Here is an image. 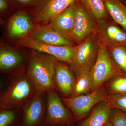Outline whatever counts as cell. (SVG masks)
I'll return each mask as SVG.
<instances>
[{"instance_id": "cell-1", "label": "cell", "mask_w": 126, "mask_h": 126, "mask_svg": "<svg viewBox=\"0 0 126 126\" xmlns=\"http://www.w3.org/2000/svg\"><path fill=\"white\" fill-rule=\"evenodd\" d=\"M58 60L53 56L32 49L26 72L34 85L36 93L58 91L54 81L55 67Z\"/></svg>"}, {"instance_id": "cell-2", "label": "cell", "mask_w": 126, "mask_h": 126, "mask_svg": "<svg viewBox=\"0 0 126 126\" xmlns=\"http://www.w3.org/2000/svg\"><path fill=\"white\" fill-rule=\"evenodd\" d=\"M36 93L35 87L26 72L12 77L7 87L0 93V109H20Z\"/></svg>"}, {"instance_id": "cell-3", "label": "cell", "mask_w": 126, "mask_h": 126, "mask_svg": "<svg viewBox=\"0 0 126 126\" xmlns=\"http://www.w3.org/2000/svg\"><path fill=\"white\" fill-rule=\"evenodd\" d=\"M109 94L103 85L88 94L75 97H63V103L72 112L76 122H79L89 115L96 104L102 102H107Z\"/></svg>"}, {"instance_id": "cell-4", "label": "cell", "mask_w": 126, "mask_h": 126, "mask_svg": "<svg viewBox=\"0 0 126 126\" xmlns=\"http://www.w3.org/2000/svg\"><path fill=\"white\" fill-rule=\"evenodd\" d=\"M90 73L93 81V91L113 77L126 75L116 65L107 48L99 43L96 59Z\"/></svg>"}, {"instance_id": "cell-5", "label": "cell", "mask_w": 126, "mask_h": 126, "mask_svg": "<svg viewBox=\"0 0 126 126\" xmlns=\"http://www.w3.org/2000/svg\"><path fill=\"white\" fill-rule=\"evenodd\" d=\"M99 42L96 34L89 36L76 45L73 63L69 65L75 74L90 72L96 59Z\"/></svg>"}, {"instance_id": "cell-6", "label": "cell", "mask_w": 126, "mask_h": 126, "mask_svg": "<svg viewBox=\"0 0 126 126\" xmlns=\"http://www.w3.org/2000/svg\"><path fill=\"white\" fill-rule=\"evenodd\" d=\"M56 90L46 93V111L44 124L72 125L76 122L73 114L65 107Z\"/></svg>"}, {"instance_id": "cell-7", "label": "cell", "mask_w": 126, "mask_h": 126, "mask_svg": "<svg viewBox=\"0 0 126 126\" xmlns=\"http://www.w3.org/2000/svg\"><path fill=\"white\" fill-rule=\"evenodd\" d=\"M18 45L21 47L49 55L69 65L73 63L76 46L52 45L37 40L29 35L20 39Z\"/></svg>"}, {"instance_id": "cell-8", "label": "cell", "mask_w": 126, "mask_h": 126, "mask_svg": "<svg viewBox=\"0 0 126 126\" xmlns=\"http://www.w3.org/2000/svg\"><path fill=\"white\" fill-rule=\"evenodd\" d=\"M97 21L89 13L80 0L76 2L73 27L69 35L72 41L78 45L93 34H96Z\"/></svg>"}, {"instance_id": "cell-9", "label": "cell", "mask_w": 126, "mask_h": 126, "mask_svg": "<svg viewBox=\"0 0 126 126\" xmlns=\"http://www.w3.org/2000/svg\"><path fill=\"white\" fill-rule=\"evenodd\" d=\"M46 94L37 93L21 108L23 126H39L44 124L45 117Z\"/></svg>"}, {"instance_id": "cell-10", "label": "cell", "mask_w": 126, "mask_h": 126, "mask_svg": "<svg viewBox=\"0 0 126 126\" xmlns=\"http://www.w3.org/2000/svg\"><path fill=\"white\" fill-rule=\"evenodd\" d=\"M96 35L99 43L107 48L126 46V32L116 23L105 20L97 21Z\"/></svg>"}, {"instance_id": "cell-11", "label": "cell", "mask_w": 126, "mask_h": 126, "mask_svg": "<svg viewBox=\"0 0 126 126\" xmlns=\"http://www.w3.org/2000/svg\"><path fill=\"white\" fill-rule=\"evenodd\" d=\"M75 79V74L69 65L58 60L55 67L54 83L64 97H72Z\"/></svg>"}, {"instance_id": "cell-12", "label": "cell", "mask_w": 126, "mask_h": 126, "mask_svg": "<svg viewBox=\"0 0 126 126\" xmlns=\"http://www.w3.org/2000/svg\"><path fill=\"white\" fill-rule=\"evenodd\" d=\"M29 36L44 43L56 46H75L70 38L52 28L49 25L34 27Z\"/></svg>"}, {"instance_id": "cell-13", "label": "cell", "mask_w": 126, "mask_h": 126, "mask_svg": "<svg viewBox=\"0 0 126 126\" xmlns=\"http://www.w3.org/2000/svg\"><path fill=\"white\" fill-rule=\"evenodd\" d=\"M34 27L30 16L25 12L19 11L11 17L7 32L11 38L21 39L29 35Z\"/></svg>"}, {"instance_id": "cell-14", "label": "cell", "mask_w": 126, "mask_h": 126, "mask_svg": "<svg viewBox=\"0 0 126 126\" xmlns=\"http://www.w3.org/2000/svg\"><path fill=\"white\" fill-rule=\"evenodd\" d=\"M24 59V57L23 55L15 50L7 48L1 49V72L10 74L12 77L21 74L17 69H19L22 66Z\"/></svg>"}, {"instance_id": "cell-15", "label": "cell", "mask_w": 126, "mask_h": 126, "mask_svg": "<svg viewBox=\"0 0 126 126\" xmlns=\"http://www.w3.org/2000/svg\"><path fill=\"white\" fill-rule=\"evenodd\" d=\"M79 0H48L44 7L36 13L35 19L39 22H50Z\"/></svg>"}, {"instance_id": "cell-16", "label": "cell", "mask_w": 126, "mask_h": 126, "mask_svg": "<svg viewBox=\"0 0 126 126\" xmlns=\"http://www.w3.org/2000/svg\"><path fill=\"white\" fill-rule=\"evenodd\" d=\"M112 109L106 102L96 104L85 118L76 126H104L109 121Z\"/></svg>"}, {"instance_id": "cell-17", "label": "cell", "mask_w": 126, "mask_h": 126, "mask_svg": "<svg viewBox=\"0 0 126 126\" xmlns=\"http://www.w3.org/2000/svg\"><path fill=\"white\" fill-rule=\"evenodd\" d=\"M76 2L53 19L48 24L69 38L74 25Z\"/></svg>"}, {"instance_id": "cell-18", "label": "cell", "mask_w": 126, "mask_h": 126, "mask_svg": "<svg viewBox=\"0 0 126 126\" xmlns=\"http://www.w3.org/2000/svg\"><path fill=\"white\" fill-rule=\"evenodd\" d=\"M104 1L109 15L126 32V6L119 0Z\"/></svg>"}, {"instance_id": "cell-19", "label": "cell", "mask_w": 126, "mask_h": 126, "mask_svg": "<svg viewBox=\"0 0 126 126\" xmlns=\"http://www.w3.org/2000/svg\"><path fill=\"white\" fill-rule=\"evenodd\" d=\"M75 75L72 97L88 94L92 92L93 81L90 72H80Z\"/></svg>"}, {"instance_id": "cell-20", "label": "cell", "mask_w": 126, "mask_h": 126, "mask_svg": "<svg viewBox=\"0 0 126 126\" xmlns=\"http://www.w3.org/2000/svg\"><path fill=\"white\" fill-rule=\"evenodd\" d=\"M97 21L105 20L109 13L104 0H79Z\"/></svg>"}, {"instance_id": "cell-21", "label": "cell", "mask_w": 126, "mask_h": 126, "mask_svg": "<svg viewBox=\"0 0 126 126\" xmlns=\"http://www.w3.org/2000/svg\"><path fill=\"white\" fill-rule=\"evenodd\" d=\"M109 94H126V75L113 77L104 84Z\"/></svg>"}, {"instance_id": "cell-22", "label": "cell", "mask_w": 126, "mask_h": 126, "mask_svg": "<svg viewBox=\"0 0 126 126\" xmlns=\"http://www.w3.org/2000/svg\"><path fill=\"white\" fill-rule=\"evenodd\" d=\"M21 117L22 112L20 109H0V126H18Z\"/></svg>"}, {"instance_id": "cell-23", "label": "cell", "mask_w": 126, "mask_h": 126, "mask_svg": "<svg viewBox=\"0 0 126 126\" xmlns=\"http://www.w3.org/2000/svg\"><path fill=\"white\" fill-rule=\"evenodd\" d=\"M107 48L116 65L126 75V46H118Z\"/></svg>"}, {"instance_id": "cell-24", "label": "cell", "mask_w": 126, "mask_h": 126, "mask_svg": "<svg viewBox=\"0 0 126 126\" xmlns=\"http://www.w3.org/2000/svg\"><path fill=\"white\" fill-rule=\"evenodd\" d=\"M12 1L14 6L20 8H34L36 10V13H37L44 7L48 0H12Z\"/></svg>"}, {"instance_id": "cell-25", "label": "cell", "mask_w": 126, "mask_h": 126, "mask_svg": "<svg viewBox=\"0 0 126 126\" xmlns=\"http://www.w3.org/2000/svg\"><path fill=\"white\" fill-rule=\"evenodd\" d=\"M108 103L112 109H117L126 112V94H109Z\"/></svg>"}, {"instance_id": "cell-26", "label": "cell", "mask_w": 126, "mask_h": 126, "mask_svg": "<svg viewBox=\"0 0 126 126\" xmlns=\"http://www.w3.org/2000/svg\"><path fill=\"white\" fill-rule=\"evenodd\" d=\"M109 121L112 126H126V112L117 109H112Z\"/></svg>"}, {"instance_id": "cell-27", "label": "cell", "mask_w": 126, "mask_h": 126, "mask_svg": "<svg viewBox=\"0 0 126 126\" xmlns=\"http://www.w3.org/2000/svg\"><path fill=\"white\" fill-rule=\"evenodd\" d=\"M9 0H0V11L1 13H4L7 11L10 7Z\"/></svg>"}, {"instance_id": "cell-28", "label": "cell", "mask_w": 126, "mask_h": 126, "mask_svg": "<svg viewBox=\"0 0 126 126\" xmlns=\"http://www.w3.org/2000/svg\"><path fill=\"white\" fill-rule=\"evenodd\" d=\"M39 126H67V125L65 124H44Z\"/></svg>"}, {"instance_id": "cell-29", "label": "cell", "mask_w": 126, "mask_h": 126, "mask_svg": "<svg viewBox=\"0 0 126 126\" xmlns=\"http://www.w3.org/2000/svg\"><path fill=\"white\" fill-rule=\"evenodd\" d=\"M104 126H112L111 123H110V122L108 121V122Z\"/></svg>"}, {"instance_id": "cell-30", "label": "cell", "mask_w": 126, "mask_h": 126, "mask_svg": "<svg viewBox=\"0 0 126 126\" xmlns=\"http://www.w3.org/2000/svg\"><path fill=\"white\" fill-rule=\"evenodd\" d=\"M120 1L126 6V0H119Z\"/></svg>"}, {"instance_id": "cell-31", "label": "cell", "mask_w": 126, "mask_h": 126, "mask_svg": "<svg viewBox=\"0 0 126 126\" xmlns=\"http://www.w3.org/2000/svg\"><path fill=\"white\" fill-rule=\"evenodd\" d=\"M18 126H23L22 124H21V122H20V123H19V124Z\"/></svg>"}]
</instances>
